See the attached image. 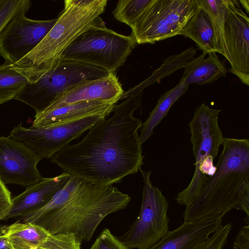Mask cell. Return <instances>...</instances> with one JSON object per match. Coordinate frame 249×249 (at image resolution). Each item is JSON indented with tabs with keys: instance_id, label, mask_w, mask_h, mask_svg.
<instances>
[{
	"instance_id": "obj_1",
	"label": "cell",
	"mask_w": 249,
	"mask_h": 249,
	"mask_svg": "<svg viewBox=\"0 0 249 249\" xmlns=\"http://www.w3.org/2000/svg\"><path fill=\"white\" fill-rule=\"evenodd\" d=\"M143 90L131 92L116 105L111 117L95 124L79 142L55 153L50 161L64 172L101 186L118 183L143 164L138 134L142 123L134 116Z\"/></svg>"
},
{
	"instance_id": "obj_2",
	"label": "cell",
	"mask_w": 249,
	"mask_h": 249,
	"mask_svg": "<svg viewBox=\"0 0 249 249\" xmlns=\"http://www.w3.org/2000/svg\"><path fill=\"white\" fill-rule=\"evenodd\" d=\"M130 200L113 185H98L71 175L49 202L19 220L51 234H73L81 243L88 242L107 216L124 209Z\"/></svg>"
},
{
	"instance_id": "obj_3",
	"label": "cell",
	"mask_w": 249,
	"mask_h": 249,
	"mask_svg": "<svg viewBox=\"0 0 249 249\" xmlns=\"http://www.w3.org/2000/svg\"><path fill=\"white\" fill-rule=\"evenodd\" d=\"M214 174L208 178L198 195L186 206L184 222L199 220L233 208L245 213L249 222V141L224 138Z\"/></svg>"
},
{
	"instance_id": "obj_4",
	"label": "cell",
	"mask_w": 249,
	"mask_h": 249,
	"mask_svg": "<svg viewBox=\"0 0 249 249\" xmlns=\"http://www.w3.org/2000/svg\"><path fill=\"white\" fill-rule=\"evenodd\" d=\"M107 0H66L57 21L43 40L12 68L33 82L56 67L82 33L103 21Z\"/></svg>"
},
{
	"instance_id": "obj_5",
	"label": "cell",
	"mask_w": 249,
	"mask_h": 249,
	"mask_svg": "<svg viewBox=\"0 0 249 249\" xmlns=\"http://www.w3.org/2000/svg\"><path fill=\"white\" fill-rule=\"evenodd\" d=\"M220 111L203 103L197 107L189 123L195 170L188 186L175 198L179 205L186 206L193 202L208 178L215 171L213 161L224 139L218 122Z\"/></svg>"
},
{
	"instance_id": "obj_6",
	"label": "cell",
	"mask_w": 249,
	"mask_h": 249,
	"mask_svg": "<svg viewBox=\"0 0 249 249\" xmlns=\"http://www.w3.org/2000/svg\"><path fill=\"white\" fill-rule=\"evenodd\" d=\"M136 44L131 36L108 29L103 21L79 35L64 52L62 60L86 63L115 72L124 65Z\"/></svg>"
},
{
	"instance_id": "obj_7",
	"label": "cell",
	"mask_w": 249,
	"mask_h": 249,
	"mask_svg": "<svg viewBox=\"0 0 249 249\" xmlns=\"http://www.w3.org/2000/svg\"><path fill=\"white\" fill-rule=\"evenodd\" d=\"M110 72L81 62L61 60L54 68L28 82L15 98L32 107L36 113L46 108L65 91L83 82L100 78Z\"/></svg>"
},
{
	"instance_id": "obj_8",
	"label": "cell",
	"mask_w": 249,
	"mask_h": 249,
	"mask_svg": "<svg viewBox=\"0 0 249 249\" xmlns=\"http://www.w3.org/2000/svg\"><path fill=\"white\" fill-rule=\"evenodd\" d=\"M144 186L139 214L119 239L129 249H148L169 232V204L150 179L151 172L140 170Z\"/></svg>"
},
{
	"instance_id": "obj_9",
	"label": "cell",
	"mask_w": 249,
	"mask_h": 249,
	"mask_svg": "<svg viewBox=\"0 0 249 249\" xmlns=\"http://www.w3.org/2000/svg\"><path fill=\"white\" fill-rule=\"evenodd\" d=\"M198 7L197 0H155L131 28L130 36L142 44L180 35Z\"/></svg>"
},
{
	"instance_id": "obj_10",
	"label": "cell",
	"mask_w": 249,
	"mask_h": 249,
	"mask_svg": "<svg viewBox=\"0 0 249 249\" xmlns=\"http://www.w3.org/2000/svg\"><path fill=\"white\" fill-rule=\"evenodd\" d=\"M106 118L104 116L95 115L66 124L42 127L26 128L21 123L11 131L9 137L22 142L41 160L50 159L99 121Z\"/></svg>"
},
{
	"instance_id": "obj_11",
	"label": "cell",
	"mask_w": 249,
	"mask_h": 249,
	"mask_svg": "<svg viewBox=\"0 0 249 249\" xmlns=\"http://www.w3.org/2000/svg\"><path fill=\"white\" fill-rule=\"evenodd\" d=\"M25 9L14 16L0 33V55L14 64L30 53L43 40L57 21L29 18Z\"/></svg>"
},
{
	"instance_id": "obj_12",
	"label": "cell",
	"mask_w": 249,
	"mask_h": 249,
	"mask_svg": "<svg viewBox=\"0 0 249 249\" xmlns=\"http://www.w3.org/2000/svg\"><path fill=\"white\" fill-rule=\"evenodd\" d=\"M239 0H231L223 25L225 57L228 69L242 83L249 85V18Z\"/></svg>"
},
{
	"instance_id": "obj_13",
	"label": "cell",
	"mask_w": 249,
	"mask_h": 249,
	"mask_svg": "<svg viewBox=\"0 0 249 249\" xmlns=\"http://www.w3.org/2000/svg\"><path fill=\"white\" fill-rule=\"evenodd\" d=\"M41 160L22 142L0 136V179L5 184L25 187L40 181L37 165Z\"/></svg>"
},
{
	"instance_id": "obj_14",
	"label": "cell",
	"mask_w": 249,
	"mask_h": 249,
	"mask_svg": "<svg viewBox=\"0 0 249 249\" xmlns=\"http://www.w3.org/2000/svg\"><path fill=\"white\" fill-rule=\"evenodd\" d=\"M223 216L214 213L196 221L184 222L148 249H198L222 226Z\"/></svg>"
},
{
	"instance_id": "obj_15",
	"label": "cell",
	"mask_w": 249,
	"mask_h": 249,
	"mask_svg": "<svg viewBox=\"0 0 249 249\" xmlns=\"http://www.w3.org/2000/svg\"><path fill=\"white\" fill-rule=\"evenodd\" d=\"M124 93L116 73L110 72L105 77L83 82L65 91L44 110L83 101L104 100L118 102Z\"/></svg>"
},
{
	"instance_id": "obj_16",
	"label": "cell",
	"mask_w": 249,
	"mask_h": 249,
	"mask_svg": "<svg viewBox=\"0 0 249 249\" xmlns=\"http://www.w3.org/2000/svg\"><path fill=\"white\" fill-rule=\"evenodd\" d=\"M116 101L95 100L79 102L36 113L31 127H42L66 124L90 116L107 117L112 112Z\"/></svg>"
},
{
	"instance_id": "obj_17",
	"label": "cell",
	"mask_w": 249,
	"mask_h": 249,
	"mask_svg": "<svg viewBox=\"0 0 249 249\" xmlns=\"http://www.w3.org/2000/svg\"><path fill=\"white\" fill-rule=\"evenodd\" d=\"M71 175L63 172L52 178H43L12 197L10 211L5 219L21 217L43 207L66 183Z\"/></svg>"
},
{
	"instance_id": "obj_18",
	"label": "cell",
	"mask_w": 249,
	"mask_h": 249,
	"mask_svg": "<svg viewBox=\"0 0 249 249\" xmlns=\"http://www.w3.org/2000/svg\"><path fill=\"white\" fill-rule=\"evenodd\" d=\"M206 54L203 52L183 65L184 70L182 77L188 86L194 84L203 85L212 83L226 75L227 69L224 63L220 60L216 53L210 52L205 58Z\"/></svg>"
},
{
	"instance_id": "obj_19",
	"label": "cell",
	"mask_w": 249,
	"mask_h": 249,
	"mask_svg": "<svg viewBox=\"0 0 249 249\" xmlns=\"http://www.w3.org/2000/svg\"><path fill=\"white\" fill-rule=\"evenodd\" d=\"M180 35L192 39L202 52L207 53H217L214 30L211 18L208 13L200 6L187 21Z\"/></svg>"
},
{
	"instance_id": "obj_20",
	"label": "cell",
	"mask_w": 249,
	"mask_h": 249,
	"mask_svg": "<svg viewBox=\"0 0 249 249\" xmlns=\"http://www.w3.org/2000/svg\"><path fill=\"white\" fill-rule=\"evenodd\" d=\"M189 87L182 77L175 87L160 96L156 106L149 113L146 121L142 124L139 136L142 144L150 137L155 127L167 114L173 105L185 94Z\"/></svg>"
},
{
	"instance_id": "obj_21",
	"label": "cell",
	"mask_w": 249,
	"mask_h": 249,
	"mask_svg": "<svg viewBox=\"0 0 249 249\" xmlns=\"http://www.w3.org/2000/svg\"><path fill=\"white\" fill-rule=\"evenodd\" d=\"M50 234L35 224L20 221L8 225L6 236L12 249H36Z\"/></svg>"
},
{
	"instance_id": "obj_22",
	"label": "cell",
	"mask_w": 249,
	"mask_h": 249,
	"mask_svg": "<svg viewBox=\"0 0 249 249\" xmlns=\"http://www.w3.org/2000/svg\"><path fill=\"white\" fill-rule=\"evenodd\" d=\"M28 79L12 68V64L5 62L0 65V105L15 99L24 89Z\"/></svg>"
},
{
	"instance_id": "obj_23",
	"label": "cell",
	"mask_w": 249,
	"mask_h": 249,
	"mask_svg": "<svg viewBox=\"0 0 249 249\" xmlns=\"http://www.w3.org/2000/svg\"><path fill=\"white\" fill-rule=\"evenodd\" d=\"M231 0H197L210 15L214 30L217 53L225 56L223 25Z\"/></svg>"
},
{
	"instance_id": "obj_24",
	"label": "cell",
	"mask_w": 249,
	"mask_h": 249,
	"mask_svg": "<svg viewBox=\"0 0 249 249\" xmlns=\"http://www.w3.org/2000/svg\"><path fill=\"white\" fill-rule=\"evenodd\" d=\"M155 0H119L112 12L114 17L131 28Z\"/></svg>"
},
{
	"instance_id": "obj_25",
	"label": "cell",
	"mask_w": 249,
	"mask_h": 249,
	"mask_svg": "<svg viewBox=\"0 0 249 249\" xmlns=\"http://www.w3.org/2000/svg\"><path fill=\"white\" fill-rule=\"evenodd\" d=\"M81 242L73 234H50L36 249H81Z\"/></svg>"
},
{
	"instance_id": "obj_26",
	"label": "cell",
	"mask_w": 249,
	"mask_h": 249,
	"mask_svg": "<svg viewBox=\"0 0 249 249\" xmlns=\"http://www.w3.org/2000/svg\"><path fill=\"white\" fill-rule=\"evenodd\" d=\"M31 5L30 0H0V33L14 16Z\"/></svg>"
},
{
	"instance_id": "obj_27",
	"label": "cell",
	"mask_w": 249,
	"mask_h": 249,
	"mask_svg": "<svg viewBox=\"0 0 249 249\" xmlns=\"http://www.w3.org/2000/svg\"><path fill=\"white\" fill-rule=\"evenodd\" d=\"M231 228V223L222 225L198 249H223L227 243Z\"/></svg>"
},
{
	"instance_id": "obj_28",
	"label": "cell",
	"mask_w": 249,
	"mask_h": 249,
	"mask_svg": "<svg viewBox=\"0 0 249 249\" xmlns=\"http://www.w3.org/2000/svg\"><path fill=\"white\" fill-rule=\"evenodd\" d=\"M89 249H129L108 229H105Z\"/></svg>"
},
{
	"instance_id": "obj_29",
	"label": "cell",
	"mask_w": 249,
	"mask_h": 249,
	"mask_svg": "<svg viewBox=\"0 0 249 249\" xmlns=\"http://www.w3.org/2000/svg\"><path fill=\"white\" fill-rule=\"evenodd\" d=\"M11 194L0 179V221L5 219L12 204Z\"/></svg>"
},
{
	"instance_id": "obj_30",
	"label": "cell",
	"mask_w": 249,
	"mask_h": 249,
	"mask_svg": "<svg viewBox=\"0 0 249 249\" xmlns=\"http://www.w3.org/2000/svg\"><path fill=\"white\" fill-rule=\"evenodd\" d=\"M233 249H249V226L243 227L236 235Z\"/></svg>"
},
{
	"instance_id": "obj_31",
	"label": "cell",
	"mask_w": 249,
	"mask_h": 249,
	"mask_svg": "<svg viewBox=\"0 0 249 249\" xmlns=\"http://www.w3.org/2000/svg\"><path fill=\"white\" fill-rule=\"evenodd\" d=\"M8 226V225L0 224V249H12L6 236Z\"/></svg>"
},
{
	"instance_id": "obj_32",
	"label": "cell",
	"mask_w": 249,
	"mask_h": 249,
	"mask_svg": "<svg viewBox=\"0 0 249 249\" xmlns=\"http://www.w3.org/2000/svg\"><path fill=\"white\" fill-rule=\"evenodd\" d=\"M239 2L241 3L243 7L245 9L248 14L249 12V0H240Z\"/></svg>"
}]
</instances>
